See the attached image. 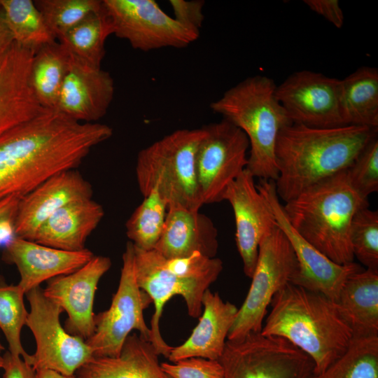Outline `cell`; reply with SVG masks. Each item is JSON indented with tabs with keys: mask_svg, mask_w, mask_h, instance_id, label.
Here are the masks:
<instances>
[{
	"mask_svg": "<svg viewBox=\"0 0 378 378\" xmlns=\"http://www.w3.org/2000/svg\"><path fill=\"white\" fill-rule=\"evenodd\" d=\"M174 18L187 28L200 31L204 21L202 0H170Z\"/></svg>",
	"mask_w": 378,
	"mask_h": 378,
	"instance_id": "obj_38",
	"label": "cell"
},
{
	"mask_svg": "<svg viewBox=\"0 0 378 378\" xmlns=\"http://www.w3.org/2000/svg\"><path fill=\"white\" fill-rule=\"evenodd\" d=\"M276 84L257 75L230 88L210 104L211 109L241 129L249 143L246 169L260 180L276 181L279 170L275 148L283 128L293 123L278 101Z\"/></svg>",
	"mask_w": 378,
	"mask_h": 378,
	"instance_id": "obj_5",
	"label": "cell"
},
{
	"mask_svg": "<svg viewBox=\"0 0 378 378\" xmlns=\"http://www.w3.org/2000/svg\"><path fill=\"white\" fill-rule=\"evenodd\" d=\"M310 10L323 17L335 27L344 24V14L337 0H304Z\"/></svg>",
	"mask_w": 378,
	"mask_h": 378,
	"instance_id": "obj_39",
	"label": "cell"
},
{
	"mask_svg": "<svg viewBox=\"0 0 378 378\" xmlns=\"http://www.w3.org/2000/svg\"><path fill=\"white\" fill-rule=\"evenodd\" d=\"M112 128L46 109L0 136V201L22 197L51 176L76 169Z\"/></svg>",
	"mask_w": 378,
	"mask_h": 378,
	"instance_id": "obj_1",
	"label": "cell"
},
{
	"mask_svg": "<svg viewBox=\"0 0 378 378\" xmlns=\"http://www.w3.org/2000/svg\"><path fill=\"white\" fill-rule=\"evenodd\" d=\"M223 378H309L311 358L286 339L261 332L227 340L218 360Z\"/></svg>",
	"mask_w": 378,
	"mask_h": 378,
	"instance_id": "obj_8",
	"label": "cell"
},
{
	"mask_svg": "<svg viewBox=\"0 0 378 378\" xmlns=\"http://www.w3.org/2000/svg\"><path fill=\"white\" fill-rule=\"evenodd\" d=\"M256 187L295 255L298 270L290 283L321 293L336 301L346 279L363 269L354 262L346 265L334 262L300 235L287 218L274 181L260 180Z\"/></svg>",
	"mask_w": 378,
	"mask_h": 378,
	"instance_id": "obj_14",
	"label": "cell"
},
{
	"mask_svg": "<svg viewBox=\"0 0 378 378\" xmlns=\"http://www.w3.org/2000/svg\"><path fill=\"white\" fill-rule=\"evenodd\" d=\"M237 312L234 304L224 302L218 293L207 289L197 325L182 344L172 346L167 358L172 363L192 357L218 360Z\"/></svg>",
	"mask_w": 378,
	"mask_h": 378,
	"instance_id": "obj_23",
	"label": "cell"
},
{
	"mask_svg": "<svg viewBox=\"0 0 378 378\" xmlns=\"http://www.w3.org/2000/svg\"><path fill=\"white\" fill-rule=\"evenodd\" d=\"M93 256L86 248L68 251L17 237L8 239L3 253V260L16 266L20 276L18 285L25 293L43 281L76 271Z\"/></svg>",
	"mask_w": 378,
	"mask_h": 378,
	"instance_id": "obj_20",
	"label": "cell"
},
{
	"mask_svg": "<svg viewBox=\"0 0 378 378\" xmlns=\"http://www.w3.org/2000/svg\"><path fill=\"white\" fill-rule=\"evenodd\" d=\"M349 183L356 192L367 199L378 190V139L373 137L346 169Z\"/></svg>",
	"mask_w": 378,
	"mask_h": 378,
	"instance_id": "obj_36",
	"label": "cell"
},
{
	"mask_svg": "<svg viewBox=\"0 0 378 378\" xmlns=\"http://www.w3.org/2000/svg\"><path fill=\"white\" fill-rule=\"evenodd\" d=\"M153 344L136 333L126 338L116 357H93L77 372L83 378H172L159 363Z\"/></svg>",
	"mask_w": 378,
	"mask_h": 378,
	"instance_id": "obj_25",
	"label": "cell"
},
{
	"mask_svg": "<svg viewBox=\"0 0 378 378\" xmlns=\"http://www.w3.org/2000/svg\"><path fill=\"white\" fill-rule=\"evenodd\" d=\"M298 262L288 239L278 227L262 238L246 297L239 309L227 340H237L260 332L267 307L274 295L291 282Z\"/></svg>",
	"mask_w": 378,
	"mask_h": 378,
	"instance_id": "obj_7",
	"label": "cell"
},
{
	"mask_svg": "<svg viewBox=\"0 0 378 378\" xmlns=\"http://www.w3.org/2000/svg\"><path fill=\"white\" fill-rule=\"evenodd\" d=\"M112 34L111 26L102 8L90 14L59 41L68 50L83 60L101 66L106 38Z\"/></svg>",
	"mask_w": 378,
	"mask_h": 378,
	"instance_id": "obj_30",
	"label": "cell"
},
{
	"mask_svg": "<svg viewBox=\"0 0 378 378\" xmlns=\"http://www.w3.org/2000/svg\"><path fill=\"white\" fill-rule=\"evenodd\" d=\"M34 2L57 41L90 14L102 8L100 0H36Z\"/></svg>",
	"mask_w": 378,
	"mask_h": 378,
	"instance_id": "obj_34",
	"label": "cell"
},
{
	"mask_svg": "<svg viewBox=\"0 0 378 378\" xmlns=\"http://www.w3.org/2000/svg\"><path fill=\"white\" fill-rule=\"evenodd\" d=\"M354 258L366 269L378 271V211L365 206L354 214L349 232Z\"/></svg>",
	"mask_w": 378,
	"mask_h": 378,
	"instance_id": "obj_35",
	"label": "cell"
},
{
	"mask_svg": "<svg viewBox=\"0 0 378 378\" xmlns=\"http://www.w3.org/2000/svg\"><path fill=\"white\" fill-rule=\"evenodd\" d=\"M24 291L18 285L0 284V330L8 344V351L29 363L31 355L24 349L21 331L29 312L24 303Z\"/></svg>",
	"mask_w": 378,
	"mask_h": 378,
	"instance_id": "obj_33",
	"label": "cell"
},
{
	"mask_svg": "<svg viewBox=\"0 0 378 378\" xmlns=\"http://www.w3.org/2000/svg\"><path fill=\"white\" fill-rule=\"evenodd\" d=\"M20 199L13 195L0 201V231L6 227L12 229Z\"/></svg>",
	"mask_w": 378,
	"mask_h": 378,
	"instance_id": "obj_41",
	"label": "cell"
},
{
	"mask_svg": "<svg viewBox=\"0 0 378 378\" xmlns=\"http://www.w3.org/2000/svg\"><path fill=\"white\" fill-rule=\"evenodd\" d=\"M112 34L136 50L183 48L195 41L200 31L186 27L153 0H102Z\"/></svg>",
	"mask_w": 378,
	"mask_h": 378,
	"instance_id": "obj_11",
	"label": "cell"
},
{
	"mask_svg": "<svg viewBox=\"0 0 378 378\" xmlns=\"http://www.w3.org/2000/svg\"><path fill=\"white\" fill-rule=\"evenodd\" d=\"M69 54L55 110L81 122H97L106 115L113 99V79L101 66Z\"/></svg>",
	"mask_w": 378,
	"mask_h": 378,
	"instance_id": "obj_18",
	"label": "cell"
},
{
	"mask_svg": "<svg viewBox=\"0 0 378 378\" xmlns=\"http://www.w3.org/2000/svg\"><path fill=\"white\" fill-rule=\"evenodd\" d=\"M134 248V270L138 286L150 298L154 314L150 321V343L158 355L168 358L172 346L162 337L160 321L165 304L174 296L185 300L188 314L198 318L202 312V298L214 281L209 279L186 277L167 270L161 255L154 249Z\"/></svg>",
	"mask_w": 378,
	"mask_h": 378,
	"instance_id": "obj_13",
	"label": "cell"
},
{
	"mask_svg": "<svg viewBox=\"0 0 378 378\" xmlns=\"http://www.w3.org/2000/svg\"><path fill=\"white\" fill-rule=\"evenodd\" d=\"M3 357V378H38L36 371L21 356L6 351Z\"/></svg>",
	"mask_w": 378,
	"mask_h": 378,
	"instance_id": "obj_40",
	"label": "cell"
},
{
	"mask_svg": "<svg viewBox=\"0 0 378 378\" xmlns=\"http://www.w3.org/2000/svg\"><path fill=\"white\" fill-rule=\"evenodd\" d=\"M218 230L210 218L178 206H169L160 237L154 250L165 258H183L200 253L216 258Z\"/></svg>",
	"mask_w": 378,
	"mask_h": 378,
	"instance_id": "obj_22",
	"label": "cell"
},
{
	"mask_svg": "<svg viewBox=\"0 0 378 378\" xmlns=\"http://www.w3.org/2000/svg\"><path fill=\"white\" fill-rule=\"evenodd\" d=\"M3 18L13 41L36 52L57 41L32 0H0Z\"/></svg>",
	"mask_w": 378,
	"mask_h": 378,
	"instance_id": "obj_29",
	"label": "cell"
},
{
	"mask_svg": "<svg viewBox=\"0 0 378 378\" xmlns=\"http://www.w3.org/2000/svg\"><path fill=\"white\" fill-rule=\"evenodd\" d=\"M223 200L231 205L235 221V241L244 272L251 278L258 260L259 244L277 227L274 215L261 195L254 177L245 169L227 187Z\"/></svg>",
	"mask_w": 378,
	"mask_h": 378,
	"instance_id": "obj_16",
	"label": "cell"
},
{
	"mask_svg": "<svg viewBox=\"0 0 378 378\" xmlns=\"http://www.w3.org/2000/svg\"><path fill=\"white\" fill-rule=\"evenodd\" d=\"M335 302L353 336L378 335V271L351 274Z\"/></svg>",
	"mask_w": 378,
	"mask_h": 378,
	"instance_id": "obj_26",
	"label": "cell"
},
{
	"mask_svg": "<svg viewBox=\"0 0 378 378\" xmlns=\"http://www.w3.org/2000/svg\"><path fill=\"white\" fill-rule=\"evenodd\" d=\"M309 378H378V335L354 336L338 359Z\"/></svg>",
	"mask_w": 378,
	"mask_h": 378,
	"instance_id": "obj_31",
	"label": "cell"
},
{
	"mask_svg": "<svg viewBox=\"0 0 378 378\" xmlns=\"http://www.w3.org/2000/svg\"><path fill=\"white\" fill-rule=\"evenodd\" d=\"M30 306L26 326L36 342L29 363L36 370H50L74 375L94 356L83 339L71 335L60 323L61 307L45 296L38 286L25 293Z\"/></svg>",
	"mask_w": 378,
	"mask_h": 378,
	"instance_id": "obj_10",
	"label": "cell"
},
{
	"mask_svg": "<svg viewBox=\"0 0 378 378\" xmlns=\"http://www.w3.org/2000/svg\"><path fill=\"white\" fill-rule=\"evenodd\" d=\"M368 206L351 186L345 170L307 188L284 209L307 241L334 262L346 265L354 260L349 237L352 218Z\"/></svg>",
	"mask_w": 378,
	"mask_h": 378,
	"instance_id": "obj_4",
	"label": "cell"
},
{
	"mask_svg": "<svg viewBox=\"0 0 378 378\" xmlns=\"http://www.w3.org/2000/svg\"><path fill=\"white\" fill-rule=\"evenodd\" d=\"M161 366L172 378H223V369L218 360L192 357L162 363Z\"/></svg>",
	"mask_w": 378,
	"mask_h": 378,
	"instance_id": "obj_37",
	"label": "cell"
},
{
	"mask_svg": "<svg viewBox=\"0 0 378 378\" xmlns=\"http://www.w3.org/2000/svg\"><path fill=\"white\" fill-rule=\"evenodd\" d=\"M13 43V39L4 22L0 7V54L7 50Z\"/></svg>",
	"mask_w": 378,
	"mask_h": 378,
	"instance_id": "obj_42",
	"label": "cell"
},
{
	"mask_svg": "<svg viewBox=\"0 0 378 378\" xmlns=\"http://www.w3.org/2000/svg\"><path fill=\"white\" fill-rule=\"evenodd\" d=\"M261 333L281 337L312 360L314 374L324 372L347 349L353 332L336 302L290 282L273 297Z\"/></svg>",
	"mask_w": 378,
	"mask_h": 378,
	"instance_id": "obj_3",
	"label": "cell"
},
{
	"mask_svg": "<svg viewBox=\"0 0 378 378\" xmlns=\"http://www.w3.org/2000/svg\"><path fill=\"white\" fill-rule=\"evenodd\" d=\"M111 267L108 257L94 255L76 271L49 280L43 289L46 297L66 312L64 328L71 335L85 341L92 335L95 293L99 280Z\"/></svg>",
	"mask_w": 378,
	"mask_h": 378,
	"instance_id": "obj_17",
	"label": "cell"
},
{
	"mask_svg": "<svg viewBox=\"0 0 378 378\" xmlns=\"http://www.w3.org/2000/svg\"><path fill=\"white\" fill-rule=\"evenodd\" d=\"M359 125L312 127L292 123L281 130L275 155L279 198L287 202L311 186L348 169L376 136Z\"/></svg>",
	"mask_w": 378,
	"mask_h": 378,
	"instance_id": "obj_2",
	"label": "cell"
},
{
	"mask_svg": "<svg viewBox=\"0 0 378 378\" xmlns=\"http://www.w3.org/2000/svg\"><path fill=\"white\" fill-rule=\"evenodd\" d=\"M205 130H176L141 150L136 178L144 197L156 188L169 206L200 210L203 205L196 178L195 159Z\"/></svg>",
	"mask_w": 378,
	"mask_h": 378,
	"instance_id": "obj_6",
	"label": "cell"
},
{
	"mask_svg": "<svg viewBox=\"0 0 378 378\" xmlns=\"http://www.w3.org/2000/svg\"><path fill=\"white\" fill-rule=\"evenodd\" d=\"M69 51L59 41L44 46L33 56L30 85L41 106L48 110L57 106L66 73Z\"/></svg>",
	"mask_w": 378,
	"mask_h": 378,
	"instance_id": "obj_28",
	"label": "cell"
},
{
	"mask_svg": "<svg viewBox=\"0 0 378 378\" xmlns=\"http://www.w3.org/2000/svg\"><path fill=\"white\" fill-rule=\"evenodd\" d=\"M4 350V346H3L1 340H0V352Z\"/></svg>",
	"mask_w": 378,
	"mask_h": 378,
	"instance_id": "obj_45",
	"label": "cell"
},
{
	"mask_svg": "<svg viewBox=\"0 0 378 378\" xmlns=\"http://www.w3.org/2000/svg\"><path fill=\"white\" fill-rule=\"evenodd\" d=\"M38 378H83L79 376H66L50 370H40L36 371Z\"/></svg>",
	"mask_w": 378,
	"mask_h": 378,
	"instance_id": "obj_43",
	"label": "cell"
},
{
	"mask_svg": "<svg viewBox=\"0 0 378 378\" xmlns=\"http://www.w3.org/2000/svg\"><path fill=\"white\" fill-rule=\"evenodd\" d=\"M91 184L76 169L58 173L20 199L12 225L13 237L32 241L39 227L73 202L91 199Z\"/></svg>",
	"mask_w": 378,
	"mask_h": 378,
	"instance_id": "obj_19",
	"label": "cell"
},
{
	"mask_svg": "<svg viewBox=\"0 0 378 378\" xmlns=\"http://www.w3.org/2000/svg\"><path fill=\"white\" fill-rule=\"evenodd\" d=\"M340 104L344 125L377 129V69L363 66L341 80Z\"/></svg>",
	"mask_w": 378,
	"mask_h": 378,
	"instance_id": "obj_27",
	"label": "cell"
},
{
	"mask_svg": "<svg viewBox=\"0 0 378 378\" xmlns=\"http://www.w3.org/2000/svg\"><path fill=\"white\" fill-rule=\"evenodd\" d=\"M1 354V352H0V369L3 368L4 365V357Z\"/></svg>",
	"mask_w": 378,
	"mask_h": 378,
	"instance_id": "obj_44",
	"label": "cell"
},
{
	"mask_svg": "<svg viewBox=\"0 0 378 378\" xmlns=\"http://www.w3.org/2000/svg\"><path fill=\"white\" fill-rule=\"evenodd\" d=\"M196 153L195 169L202 204L223 201L230 183L246 169L249 143L245 133L223 119L204 127Z\"/></svg>",
	"mask_w": 378,
	"mask_h": 378,
	"instance_id": "obj_12",
	"label": "cell"
},
{
	"mask_svg": "<svg viewBox=\"0 0 378 378\" xmlns=\"http://www.w3.org/2000/svg\"><path fill=\"white\" fill-rule=\"evenodd\" d=\"M144 197L127 220L125 228L127 237L135 247L149 251L160 237L168 204L156 188Z\"/></svg>",
	"mask_w": 378,
	"mask_h": 378,
	"instance_id": "obj_32",
	"label": "cell"
},
{
	"mask_svg": "<svg viewBox=\"0 0 378 378\" xmlns=\"http://www.w3.org/2000/svg\"><path fill=\"white\" fill-rule=\"evenodd\" d=\"M152 300L137 284L134 270V248L127 241L122 254L120 281L109 308L95 314L94 330L85 341L94 357H116L132 330L150 342L151 332L144 311Z\"/></svg>",
	"mask_w": 378,
	"mask_h": 378,
	"instance_id": "obj_9",
	"label": "cell"
},
{
	"mask_svg": "<svg viewBox=\"0 0 378 378\" xmlns=\"http://www.w3.org/2000/svg\"><path fill=\"white\" fill-rule=\"evenodd\" d=\"M34 52L13 42L0 54V136L46 110L30 85Z\"/></svg>",
	"mask_w": 378,
	"mask_h": 378,
	"instance_id": "obj_21",
	"label": "cell"
},
{
	"mask_svg": "<svg viewBox=\"0 0 378 378\" xmlns=\"http://www.w3.org/2000/svg\"><path fill=\"white\" fill-rule=\"evenodd\" d=\"M101 204L91 199L73 202L52 214L37 230L32 241L47 246L78 251L103 218Z\"/></svg>",
	"mask_w": 378,
	"mask_h": 378,
	"instance_id": "obj_24",
	"label": "cell"
},
{
	"mask_svg": "<svg viewBox=\"0 0 378 378\" xmlns=\"http://www.w3.org/2000/svg\"><path fill=\"white\" fill-rule=\"evenodd\" d=\"M341 80L308 70L296 71L276 87V97L293 123L312 127L344 125Z\"/></svg>",
	"mask_w": 378,
	"mask_h": 378,
	"instance_id": "obj_15",
	"label": "cell"
}]
</instances>
